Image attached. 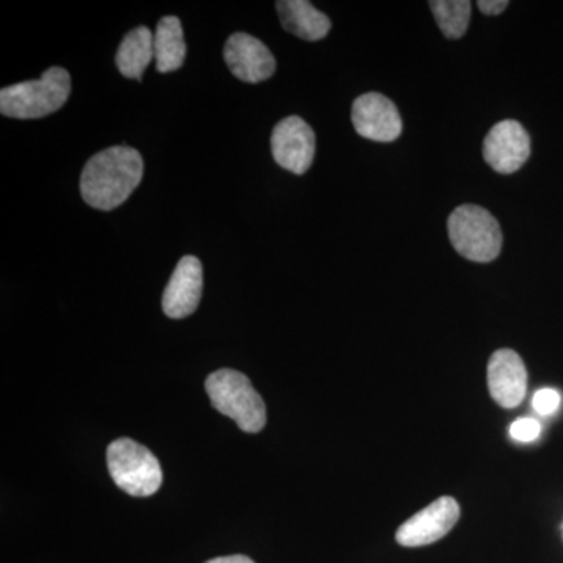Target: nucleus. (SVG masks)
Instances as JSON below:
<instances>
[{
    "label": "nucleus",
    "instance_id": "6ab92c4d",
    "mask_svg": "<svg viewBox=\"0 0 563 563\" xmlns=\"http://www.w3.org/2000/svg\"><path fill=\"white\" fill-rule=\"evenodd\" d=\"M477 7L487 16H496L509 7V2L507 0H481V2H477Z\"/></svg>",
    "mask_w": 563,
    "mask_h": 563
},
{
    "label": "nucleus",
    "instance_id": "ddd939ff",
    "mask_svg": "<svg viewBox=\"0 0 563 563\" xmlns=\"http://www.w3.org/2000/svg\"><path fill=\"white\" fill-rule=\"evenodd\" d=\"M285 31L307 41H320L331 31V20L307 0H280L276 3Z\"/></svg>",
    "mask_w": 563,
    "mask_h": 563
},
{
    "label": "nucleus",
    "instance_id": "f3484780",
    "mask_svg": "<svg viewBox=\"0 0 563 563\" xmlns=\"http://www.w3.org/2000/svg\"><path fill=\"white\" fill-rule=\"evenodd\" d=\"M509 432L510 437L517 440V442L529 443L539 439L542 426H540L539 421L533 420V418H518L510 426Z\"/></svg>",
    "mask_w": 563,
    "mask_h": 563
},
{
    "label": "nucleus",
    "instance_id": "0eeeda50",
    "mask_svg": "<svg viewBox=\"0 0 563 563\" xmlns=\"http://www.w3.org/2000/svg\"><path fill=\"white\" fill-rule=\"evenodd\" d=\"M317 139L302 118L288 117L274 128L272 151L274 161L287 172L306 174L312 166Z\"/></svg>",
    "mask_w": 563,
    "mask_h": 563
},
{
    "label": "nucleus",
    "instance_id": "9b49d317",
    "mask_svg": "<svg viewBox=\"0 0 563 563\" xmlns=\"http://www.w3.org/2000/svg\"><path fill=\"white\" fill-rule=\"evenodd\" d=\"M488 390L493 401L504 409H515L528 391V372L520 355L512 350H498L487 368Z\"/></svg>",
    "mask_w": 563,
    "mask_h": 563
},
{
    "label": "nucleus",
    "instance_id": "1a4fd4ad",
    "mask_svg": "<svg viewBox=\"0 0 563 563\" xmlns=\"http://www.w3.org/2000/svg\"><path fill=\"white\" fill-rule=\"evenodd\" d=\"M352 124L363 139L391 143L402 132L401 114L390 99L379 92H366L352 103Z\"/></svg>",
    "mask_w": 563,
    "mask_h": 563
},
{
    "label": "nucleus",
    "instance_id": "f03ea898",
    "mask_svg": "<svg viewBox=\"0 0 563 563\" xmlns=\"http://www.w3.org/2000/svg\"><path fill=\"white\" fill-rule=\"evenodd\" d=\"M70 95L68 70L49 68L38 80L22 81L0 91V111L16 120H38L60 110Z\"/></svg>",
    "mask_w": 563,
    "mask_h": 563
},
{
    "label": "nucleus",
    "instance_id": "2eb2a0df",
    "mask_svg": "<svg viewBox=\"0 0 563 563\" xmlns=\"http://www.w3.org/2000/svg\"><path fill=\"white\" fill-rule=\"evenodd\" d=\"M154 58V32L136 27L122 40L117 54L118 69L128 79L141 80Z\"/></svg>",
    "mask_w": 563,
    "mask_h": 563
},
{
    "label": "nucleus",
    "instance_id": "6e6552de",
    "mask_svg": "<svg viewBox=\"0 0 563 563\" xmlns=\"http://www.w3.org/2000/svg\"><path fill=\"white\" fill-rule=\"evenodd\" d=\"M483 154L496 173H517L531 155V139L520 122L504 120L485 136Z\"/></svg>",
    "mask_w": 563,
    "mask_h": 563
},
{
    "label": "nucleus",
    "instance_id": "f8f14e48",
    "mask_svg": "<svg viewBox=\"0 0 563 563\" xmlns=\"http://www.w3.org/2000/svg\"><path fill=\"white\" fill-rule=\"evenodd\" d=\"M224 60L236 79L246 84L268 80L276 73V60L261 40L247 33H233L224 46Z\"/></svg>",
    "mask_w": 563,
    "mask_h": 563
},
{
    "label": "nucleus",
    "instance_id": "a211bd4d",
    "mask_svg": "<svg viewBox=\"0 0 563 563\" xmlns=\"http://www.w3.org/2000/svg\"><path fill=\"white\" fill-rule=\"evenodd\" d=\"M559 406H561V395L553 388H542L533 395L532 407L537 413L543 415V417L553 415Z\"/></svg>",
    "mask_w": 563,
    "mask_h": 563
},
{
    "label": "nucleus",
    "instance_id": "20e7f679",
    "mask_svg": "<svg viewBox=\"0 0 563 563\" xmlns=\"http://www.w3.org/2000/svg\"><path fill=\"white\" fill-rule=\"evenodd\" d=\"M448 233L454 250L468 261L493 262L501 252L499 222L483 207L472 203L457 207L448 220Z\"/></svg>",
    "mask_w": 563,
    "mask_h": 563
},
{
    "label": "nucleus",
    "instance_id": "aec40b11",
    "mask_svg": "<svg viewBox=\"0 0 563 563\" xmlns=\"http://www.w3.org/2000/svg\"><path fill=\"white\" fill-rule=\"evenodd\" d=\"M206 563H254L252 559L246 558V555H228V558H217L211 559V561Z\"/></svg>",
    "mask_w": 563,
    "mask_h": 563
},
{
    "label": "nucleus",
    "instance_id": "9d476101",
    "mask_svg": "<svg viewBox=\"0 0 563 563\" xmlns=\"http://www.w3.org/2000/svg\"><path fill=\"white\" fill-rule=\"evenodd\" d=\"M202 288V263L192 255H185L177 263L163 292V312L173 320L190 317L201 302Z\"/></svg>",
    "mask_w": 563,
    "mask_h": 563
},
{
    "label": "nucleus",
    "instance_id": "f257e3e1",
    "mask_svg": "<svg viewBox=\"0 0 563 563\" xmlns=\"http://www.w3.org/2000/svg\"><path fill=\"white\" fill-rule=\"evenodd\" d=\"M144 163L139 151L113 146L92 155L80 177L84 201L98 210H113L128 201L143 179Z\"/></svg>",
    "mask_w": 563,
    "mask_h": 563
},
{
    "label": "nucleus",
    "instance_id": "412c9836",
    "mask_svg": "<svg viewBox=\"0 0 563 563\" xmlns=\"http://www.w3.org/2000/svg\"><path fill=\"white\" fill-rule=\"evenodd\" d=\"M562 539H563V523H562Z\"/></svg>",
    "mask_w": 563,
    "mask_h": 563
},
{
    "label": "nucleus",
    "instance_id": "39448f33",
    "mask_svg": "<svg viewBox=\"0 0 563 563\" xmlns=\"http://www.w3.org/2000/svg\"><path fill=\"white\" fill-rule=\"evenodd\" d=\"M107 465L114 484L135 498H147L161 490V462L143 444L132 439L114 440L107 450Z\"/></svg>",
    "mask_w": 563,
    "mask_h": 563
},
{
    "label": "nucleus",
    "instance_id": "4468645a",
    "mask_svg": "<svg viewBox=\"0 0 563 563\" xmlns=\"http://www.w3.org/2000/svg\"><path fill=\"white\" fill-rule=\"evenodd\" d=\"M187 55L184 29L179 18H162L154 32V58L161 73H173L181 68Z\"/></svg>",
    "mask_w": 563,
    "mask_h": 563
},
{
    "label": "nucleus",
    "instance_id": "423d86ee",
    "mask_svg": "<svg viewBox=\"0 0 563 563\" xmlns=\"http://www.w3.org/2000/svg\"><path fill=\"white\" fill-rule=\"evenodd\" d=\"M461 518V506L451 496H442L415 514L396 531V542L406 548L439 542L453 531Z\"/></svg>",
    "mask_w": 563,
    "mask_h": 563
},
{
    "label": "nucleus",
    "instance_id": "7ed1b4c3",
    "mask_svg": "<svg viewBox=\"0 0 563 563\" xmlns=\"http://www.w3.org/2000/svg\"><path fill=\"white\" fill-rule=\"evenodd\" d=\"M211 406L232 418L243 432H261L266 424V407L252 387L250 377L235 369H218L206 380Z\"/></svg>",
    "mask_w": 563,
    "mask_h": 563
},
{
    "label": "nucleus",
    "instance_id": "dca6fc26",
    "mask_svg": "<svg viewBox=\"0 0 563 563\" xmlns=\"http://www.w3.org/2000/svg\"><path fill=\"white\" fill-rule=\"evenodd\" d=\"M440 31L450 40L462 38L472 20L468 0H433L429 2Z\"/></svg>",
    "mask_w": 563,
    "mask_h": 563
}]
</instances>
